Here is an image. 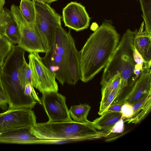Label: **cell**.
<instances>
[{"mask_svg":"<svg viewBox=\"0 0 151 151\" xmlns=\"http://www.w3.org/2000/svg\"><path fill=\"white\" fill-rule=\"evenodd\" d=\"M131 87L123 102H127L132 105L145 94L151 91V68H143L137 79Z\"/></svg>","mask_w":151,"mask_h":151,"instance_id":"14","label":"cell"},{"mask_svg":"<svg viewBox=\"0 0 151 151\" xmlns=\"http://www.w3.org/2000/svg\"><path fill=\"white\" fill-rule=\"evenodd\" d=\"M122 116L121 112H106L92 122L94 127L106 137L111 133L113 127Z\"/></svg>","mask_w":151,"mask_h":151,"instance_id":"16","label":"cell"},{"mask_svg":"<svg viewBox=\"0 0 151 151\" xmlns=\"http://www.w3.org/2000/svg\"><path fill=\"white\" fill-rule=\"evenodd\" d=\"M24 93L27 96L33 97L37 102L42 104L41 100L37 95L34 87L31 83H28L26 84L24 89Z\"/></svg>","mask_w":151,"mask_h":151,"instance_id":"27","label":"cell"},{"mask_svg":"<svg viewBox=\"0 0 151 151\" xmlns=\"http://www.w3.org/2000/svg\"><path fill=\"white\" fill-rule=\"evenodd\" d=\"M124 102L112 104L107 108L106 112H121V108Z\"/></svg>","mask_w":151,"mask_h":151,"instance_id":"30","label":"cell"},{"mask_svg":"<svg viewBox=\"0 0 151 151\" xmlns=\"http://www.w3.org/2000/svg\"><path fill=\"white\" fill-rule=\"evenodd\" d=\"M32 127L15 128L2 133L0 135V143L29 144L50 142L37 137L32 133Z\"/></svg>","mask_w":151,"mask_h":151,"instance_id":"12","label":"cell"},{"mask_svg":"<svg viewBox=\"0 0 151 151\" xmlns=\"http://www.w3.org/2000/svg\"><path fill=\"white\" fill-rule=\"evenodd\" d=\"M32 133L40 138L53 141L78 139L91 140L106 137L97 130L92 122L71 121L37 123L32 127Z\"/></svg>","mask_w":151,"mask_h":151,"instance_id":"5","label":"cell"},{"mask_svg":"<svg viewBox=\"0 0 151 151\" xmlns=\"http://www.w3.org/2000/svg\"><path fill=\"white\" fill-rule=\"evenodd\" d=\"M91 106L87 104H80L71 106L69 110V114L75 122L85 123L89 122L87 118Z\"/></svg>","mask_w":151,"mask_h":151,"instance_id":"18","label":"cell"},{"mask_svg":"<svg viewBox=\"0 0 151 151\" xmlns=\"http://www.w3.org/2000/svg\"><path fill=\"white\" fill-rule=\"evenodd\" d=\"M19 8L26 22L32 28L35 29L34 25L35 10L32 0H21Z\"/></svg>","mask_w":151,"mask_h":151,"instance_id":"17","label":"cell"},{"mask_svg":"<svg viewBox=\"0 0 151 151\" xmlns=\"http://www.w3.org/2000/svg\"><path fill=\"white\" fill-rule=\"evenodd\" d=\"M120 38L111 22L107 20L90 35L79 51L80 80L88 82L105 67Z\"/></svg>","mask_w":151,"mask_h":151,"instance_id":"1","label":"cell"},{"mask_svg":"<svg viewBox=\"0 0 151 151\" xmlns=\"http://www.w3.org/2000/svg\"><path fill=\"white\" fill-rule=\"evenodd\" d=\"M132 48L133 59L135 64L142 65L144 67V63L143 60L141 56L133 46V43Z\"/></svg>","mask_w":151,"mask_h":151,"instance_id":"28","label":"cell"},{"mask_svg":"<svg viewBox=\"0 0 151 151\" xmlns=\"http://www.w3.org/2000/svg\"><path fill=\"white\" fill-rule=\"evenodd\" d=\"M145 24V30L151 35V0H139Z\"/></svg>","mask_w":151,"mask_h":151,"instance_id":"19","label":"cell"},{"mask_svg":"<svg viewBox=\"0 0 151 151\" xmlns=\"http://www.w3.org/2000/svg\"><path fill=\"white\" fill-rule=\"evenodd\" d=\"M144 22L141 24L139 30L133 31L132 43L142 57L145 68H151V35L144 29Z\"/></svg>","mask_w":151,"mask_h":151,"instance_id":"13","label":"cell"},{"mask_svg":"<svg viewBox=\"0 0 151 151\" xmlns=\"http://www.w3.org/2000/svg\"><path fill=\"white\" fill-rule=\"evenodd\" d=\"M13 45L5 36L0 35V67L3 65L6 57L12 50Z\"/></svg>","mask_w":151,"mask_h":151,"instance_id":"20","label":"cell"},{"mask_svg":"<svg viewBox=\"0 0 151 151\" xmlns=\"http://www.w3.org/2000/svg\"><path fill=\"white\" fill-rule=\"evenodd\" d=\"M0 67V108L6 110L8 109V99L2 85L1 77V69Z\"/></svg>","mask_w":151,"mask_h":151,"instance_id":"25","label":"cell"},{"mask_svg":"<svg viewBox=\"0 0 151 151\" xmlns=\"http://www.w3.org/2000/svg\"><path fill=\"white\" fill-rule=\"evenodd\" d=\"M121 80V77L119 73L113 76L105 86L101 88V99L105 98L114 89L117 88L119 86Z\"/></svg>","mask_w":151,"mask_h":151,"instance_id":"22","label":"cell"},{"mask_svg":"<svg viewBox=\"0 0 151 151\" xmlns=\"http://www.w3.org/2000/svg\"><path fill=\"white\" fill-rule=\"evenodd\" d=\"M19 74L21 83L24 89L27 83H30L32 84L31 71L25 59L20 68Z\"/></svg>","mask_w":151,"mask_h":151,"instance_id":"21","label":"cell"},{"mask_svg":"<svg viewBox=\"0 0 151 151\" xmlns=\"http://www.w3.org/2000/svg\"><path fill=\"white\" fill-rule=\"evenodd\" d=\"M46 2L48 4L51 3L53 2L57 1L58 0H42Z\"/></svg>","mask_w":151,"mask_h":151,"instance_id":"32","label":"cell"},{"mask_svg":"<svg viewBox=\"0 0 151 151\" xmlns=\"http://www.w3.org/2000/svg\"><path fill=\"white\" fill-rule=\"evenodd\" d=\"M133 31L129 29L123 34L116 50L104 68L102 76L101 88L113 76L119 73L121 80L116 98L128 86L132 87L137 79L134 73L135 63L133 55Z\"/></svg>","mask_w":151,"mask_h":151,"instance_id":"4","label":"cell"},{"mask_svg":"<svg viewBox=\"0 0 151 151\" xmlns=\"http://www.w3.org/2000/svg\"><path fill=\"white\" fill-rule=\"evenodd\" d=\"M35 10L34 25L41 39L45 52L50 49L56 28L61 25V16L42 0H32Z\"/></svg>","mask_w":151,"mask_h":151,"instance_id":"6","label":"cell"},{"mask_svg":"<svg viewBox=\"0 0 151 151\" xmlns=\"http://www.w3.org/2000/svg\"><path fill=\"white\" fill-rule=\"evenodd\" d=\"M123 119L121 118L115 124L111 131V133H121L124 130Z\"/></svg>","mask_w":151,"mask_h":151,"instance_id":"29","label":"cell"},{"mask_svg":"<svg viewBox=\"0 0 151 151\" xmlns=\"http://www.w3.org/2000/svg\"><path fill=\"white\" fill-rule=\"evenodd\" d=\"M132 105L133 116L130 119L124 120V122L137 124L143 120L150 111L151 91L145 94Z\"/></svg>","mask_w":151,"mask_h":151,"instance_id":"15","label":"cell"},{"mask_svg":"<svg viewBox=\"0 0 151 151\" xmlns=\"http://www.w3.org/2000/svg\"><path fill=\"white\" fill-rule=\"evenodd\" d=\"M42 59L62 86L74 85L81 79L79 51L70 31L61 25L56 28L54 42Z\"/></svg>","mask_w":151,"mask_h":151,"instance_id":"2","label":"cell"},{"mask_svg":"<svg viewBox=\"0 0 151 151\" xmlns=\"http://www.w3.org/2000/svg\"><path fill=\"white\" fill-rule=\"evenodd\" d=\"M13 20L10 11L4 8L0 11V35H4L7 28Z\"/></svg>","mask_w":151,"mask_h":151,"instance_id":"23","label":"cell"},{"mask_svg":"<svg viewBox=\"0 0 151 151\" xmlns=\"http://www.w3.org/2000/svg\"><path fill=\"white\" fill-rule=\"evenodd\" d=\"M25 51L17 45H13L1 67V79L8 99V109H32L37 103L33 97L24 94L20 80L19 70L25 59Z\"/></svg>","mask_w":151,"mask_h":151,"instance_id":"3","label":"cell"},{"mask_svg":"<svg viewBox=\"0 0 151 151\" xmlns=\"http://www.w3.org/2000/svg\"><path fill=\"white\" fill-rule=\"evenodd\" d=\"M42 94V104L48 116V121H73L70 115L64 96L55 91L45 92Z\"/></svg>","mask_w":151,"mask_h":151,"instance_id":"10","label":"cell"},{"mask_svg":"<svg viewBox=\"0 0 151 151\" xmlns=\"http://www.w3.org/2000/svg\"><path fill=\"white\" fill-rule=\"evenodd\" d=\"M119 86L114 89L104 99H101L99 111L98 114L100 115L104 113L108 107L111 104L117 97Z\"/></svg>","mask_w":151,"mask_h":151,"instance_id":"24","label":"cell"},{"mask_svg":"<svg viewBox=\"0 0 151 151\" xmlns=\"http://www.w3.org/2000/svg\"><path fill=\"white\" fill-rule=\"evenodd\" d=\"M63 19L65 26L76 31L88 28L90 18L85 6L76 2H71L63 8Z\"/></svg>","mask_w":151,"mask_h":151,"instance_id":"11","label":"cell"},{"mask_svg":"<svg viewBox=\"0 0 151 151\" xmlns=\"http://www.w3.org/2000/svg\"><path fill=\"white\" fill-rule=\"evenodd\" d=\"M123 102L121 112L122 114V118L124 120L132 118L133 115V111L131 104L127 102Z\"/></svg>","mask_w":151,"mask_h":151,"instance_id":"26","label":"cell"},{"mask_svg":"<svg viewBox=\"0 0 151 151\" xmlns=\"http://www.w3.org/2000/svg\"><path fill=\"white\" fill-rule=\"evenodd\" d=\"M36 119L32 109L21 108L8 109L0 113V135L14 128L32 127L36 123Z\"/></svg>","mask_w":151,"mask_h":151,"instance_id":"9","label":"cell"},{"mask_svg":"<svg viewBox=\"0 0 151 151\" xmlns=\"http://www.w3.org/2000/svg\"><path fill=\"white\" fill-rule=\"evenodd\" d=\"M5 3V0H0V11L3 8Z\"/></svg>","mask_w":151,"mask_h":151,"instance_id":"31","label":"cell"},{"mask_svg":"<svg viewBox=\"0 0 151 151\" xmlns=\"http://www.w3.org/2000/svg\"><path fill=\"white\" fill-rule=\"evenodd\" d=\"M10 11L19 30L20 37L17 45L29 53H45L40 35L25 20L19 7L13 4Z\"/></svg>","mask_w":151,"mask_h":151,"instance_id":"7","label":"cell"},{"mask_svg":"<svg viewBox=\"0 0 151 151\" xmlns=\"http://www.w3.org/2000/svg\"><path fill=\"white\" fill-rule=\"evenodd\" d=\"M28 58L33 87L42 93L58 91V86L55 76L44 64L39 53H29Z\"/></svg>","mask_w":151,"mask_h":151,"instance_id":"8","label":"cell"}]
</instances>
